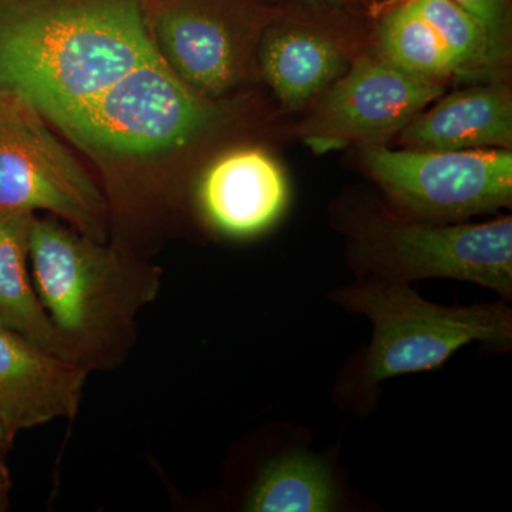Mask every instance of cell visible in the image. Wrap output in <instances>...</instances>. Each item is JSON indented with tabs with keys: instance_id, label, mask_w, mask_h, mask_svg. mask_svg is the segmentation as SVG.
Here are the masks:
<instances>
[{
	"instance_id": "cell-1",
	"label": "cell",
	"mask_w": 512,
	"mask_h": 512,
	"mask_svg": "<svg viewBox=\"0 0 512 512\" xmlns=\"http://www.w3.org/2000/svg\"><path fill=\"white\" fill-rule=\"evenodd\" d=\"M157 52L137 0H0V90L53 123Z\"/></svg>"
},
{
	"instance_id": "cell-2",
	"label": "cell",
	"mask_w": 512,
	"mask_h": 512,
	"mask_svg": "<svg viewBox=\"0 0 512 512\" xmlns=\"http://www.w3.org/2000/svg\"><path fill=\"white\" fill-rule=\"evenodd\" d=\"M29 265L37 296L80 365L109 372L136 345L141 311L156 301L161 272L126 249L57 218L33 217Z\"/></svg>"
},
{
	"instance_id": "cell-3",
	"label": "cell",
	"mask_w": 512,
	"mask_h": 512,
	"mask_svg": "<svg viewBox=\"0 0 512 512\" xmlns=\"http://www.w3.org/2000/svg\"><path fill=\"white\" fill-rule=\"evenodd\" d=\"M350 259L365 281L456 279L512 298L511 217L485 224L427 222L370 205L345 221Z\"/></svg>"
},
{
	"instance_id": "cell-4",
	"label": "cell",
	"mask_w": 512,
	"mask_h": 512,
	"mask_svg": "<svg viewBox=\"0 0 512 512\" xmlns=\"http://www.w3.org/2000/svg\"><path fill=\"white\" fill-rule=\"evenodd\" d=\"M333 301L372 322V343L359 375V393L366 396L392 377L439 369L470 343L497 350L512 346V313L505 303L441 306L410 285L365 279L333 292Z\"/></svg>"
},
{
	"instance_id": "cell-5",
	"label": "cell",
	"mask_w": 512,
	"mask_h": 512,
	"mask_svg": "<svg viewBox=\"0 0 512 512\" xmlns=\"http://www.w3.org/2000/svg\"><path fill=\"white\" fill-rule=\"evenodd\" d=\"M221 117L222 111L185 86L157 52L55 124L93 153L151 156L187 146Z\"/></svg>"
},
{
	"instance_id": "cell-6",
	"label": "cell",
	"mask_w": 512,
	"mask_h": 512,
	"mask_svg": "<svg viewBox=\"0 0 512 512\" xmlns=\"http://www.w3.org/2000/svg\"><path fill=\"white\" fill-rule=\"evenodd\" d=\"M0 210L50 212L107 242L110 205L86 170L18 94L0 90Z\"/></svg>"
},
{
	"instance_id": "cell-7",
	"label": "cell",
	"mask_w": 512,
	"mask_h": 512,
	"mask_svg": "<svg viewBox=\"0 0 512 512\" xmlns=\"http://www.w3.org/2000/svg\"><path fill=\"white\" fill-rule=\"evenodd\" d=\"M360 151L367 173L407 217L453 224L511 205V150Z\"/></svg>"
},
{
	"instance_id": "cell-8",
	"label": "cell",
	"mask_w": 512,
	"mask_h": 512,
	"mask_svg": "<svg viewBox=\"0 0 512 512\" xmlns=\"http://www.w3.org/2000/svg\"><path fill=\"white\" fill-rule=\"evenodd\" d=\"M303 126V140L318 153L386 146L446 92V83L423 79L373 55H362L330 84Z\"/></svg>"
},
{
	"instance_id": "cell-9",
	"label": "cell",
	"mask_w": 512,
	"mask_h": 512,
	"mask_svg": "<svg viewBox=\"0 0 512 512\" xmlns=\"http://www.w3.org/2000/svg\"><path fill=\"white\" fill-rule=\"evenodd\" d=\"M90 372L0 326V414L16 434L80 409Z\"/></svg>"
},
{
	"instance_id": "cell-10",
	"label": "cell",
	"mask_w": 512,
	"mask_h": 512,
	"mask_svg": "<svg viewBox=\"0 0 512 512\" xmlns=\"http://www.w3.org/2000/svg\"><path fill=\"white\" fill-rule=\"evenodd\" d=\"M198 202L205 221L232 238L271 228L288 204V183L278 163L261 148H239L214 161L202 175Z\"/></svg>"
},
{
	"instance_id": "cell-11",
	"label": "cell",
	"mask_w": 512,
	"mask_h": 512,
	"mask_svg": "<svg viewBox=\"0 0 512 512\" xmlns=\"http://www.w3.org/2000/svg\"><path fill=\"white\" fill-rule=\"evenodd\" d=\"M156 36L165 63L204 99H218L241 77L244 42L221 10L197 3L174 6L158 19Z\"/></svg>"
},
{
	"instance_id": "cell-12",
	"label": "cell",
	"mask_w": 512,
	"mask_h": 512,
	"mask_svg": "<svg viewBox=\"0 0 512 512\" xmlns=\"http://www.w3.org/2000/svg\"><path fill=\"white\" fill-rule=\"evenodd\" d=\"M397 138L410 150H511L510 87L493 82L458 90L421 111Z\"/></svg>"
},
{
	"instance_id": "cell-13",
	"label": "cell",
	"mask_w": 512,
	"mask_h": 512,
	"mask_svg": "<svg viewBox=\"0 0 512 512\" xmlns=\"http://www.w3.org/2000/svg\"><path fill=\"white\" fill-rule=\"evenodd\" d=\"M342 43L328 30L298 19L266 29L259 45V64L282 106L302 110L350 66Z\"/></svg>"
},
{
	"instance_id": "cell-14",
	"label": "cell",
	"mask_w": 512,
	"mask_h": 512,
	"mask_svg": "<svg viewBox=\"0 0 512 512\" xmlns=\"http://www.w3.org/2000/svg\"><path fill=\"white\" fill-rule=\"evenodd\" d=\"M33 217L30 212L0 210V326L37 348L79 363L47 315L33 284L29 265Z\"/></svg>"
},
{
	"instance_id": "cell-15",
	"label": "cell",
	"mask_w": 512,
	"mask_h": 512,
	"mask_svg": "<svg viewBox=\"0 0 512 512\" xmlns=\"http://www.w3.org/2000/svg\"><path fill=\"white\" fill-rule=\"evenodd\" d=\"M338 504V484L328 463L298 450L262 468L244 508L251 512H329Z\"/></svg>"
},
{
	"instance_id": "cell-16",
	"label": "cell",
	"mask_w": 512,
	"mask_h": 512,
	"mask_svg": "<svg viewBox=\"0 0 512 512\" xmlns=\"http://www.w3.org/2000/svg\"><path fill=\"white\" fill-rule=\"evenodd\" d=\"M375 55L403 72L447 83L460 77L447 46L414 0H392L377 10Z\"/></svg>"
},
{
	"instance_id": "cell-17",
	"label": "cell",
	"mask_w": 512,
	"mask_h": 512,
	"mask_svg": "<svg viewBox=\"0 0 512 512\" xmlns=\"http://www.w3.org/2000/svg\"><path fill=\"white\" fill-rule=\"evenodd\" d=\"M436 29L456 63L460 77L495 72L501 66L484 23L454 0H414Z\"/></svg>"
},
{
	"instance_id": "cell-18",
	"label": "cell",
	"mask_w": 512,
	"mask_h": 512,
	"mask_svg": "<svg viewBox=\"0 0 512 512\" xmlns=\"http://www.w3.org/2000/svg\"><path fill=\"white\" fill-rule=\"evenodd\" d=\"M484 23L501 66L510 60L512 36L511 0H454Z\"/></svg>"
},
{
	"instance_id": "cell-19",
	"label": "cell",
	"mask_w": 512,
	"mask_h": 512,
	"mask_svg": "<svg viewBox=\"0 0 512 512\" xmlns=\"http://www.w3.org/2000/svg\"><path fill=\"white\" fill-rule=\"evenodd\" d=\"M10 490H12V480H10L5 460H2L0 461V512L9 510Z\"/></svg>"
},
{
	"instance_id": "cell-20",
	"label": "cell",
	"mask_w": 512,
	"mask_h": 512,
	"mask_svg": "<svg viewBox=\"0 0 512 512\" xmlns=\"http://www.w3.org/2000/svg\"><path fill=\"white\" fill-rule=\"evenodd\" d=\"M16 433L8 426L2 414H0V461L5 460L6 453L12 447Z\"/></svg>"
},
{
	"instance_id": "cell-21",
	"label": "cell",
	"mask_w": 512,
	"mask_h": 512,
	"mask_svg": "<svg viewBox=\"0 0 512 512\" xmlns=\"http://www.w3.org/2000/svg\"><path fill=\"white\" fill-rule=\"evenodd\" d=\"M319 2L338 3V5H369L370 0H319Z\"/></svg>"
}]
</instances>
